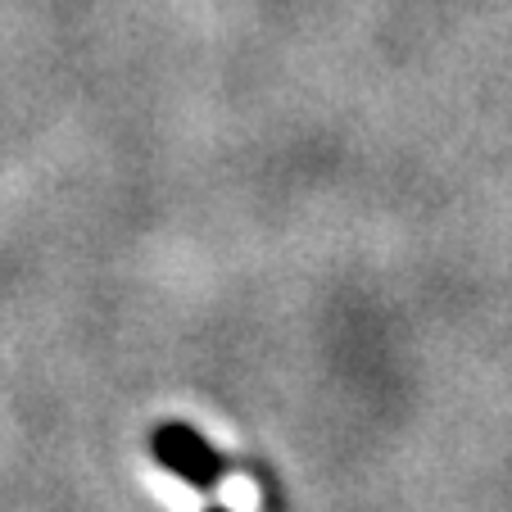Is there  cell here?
<instances>
[{
  "label": "cell",
  "mask_w": 512,
  "mask_h": 512,
  "mask_svg": "<svg viewBox=\"0 0 512 512\" xmlns=\"http://www.w3.org/2000/svg\"><path fill=\"white\" fill-rule=\"evenodd\" d=\"M150 454H155L159 467L182 476V481L200 494H213L227 476V458L186 422H159L155 435H150Z\"/></svg>",
  "instance_id": "cell-1"
},
{
  "label": "cell",
  "mask_w": 512,
  "mask_h": 512,
  "mask_svg": "<svg viewBox=\"0 0 512 512\" xmlns=\"http://www.w3.org/2000/svg\"><path fill=\"white\" fill-rule=\"evenodd\" d=\"M204 512H227V508H218V503H213V508H204Z\"/></svg>",
  "instance_id": "cell-2"
}]
</instances>
